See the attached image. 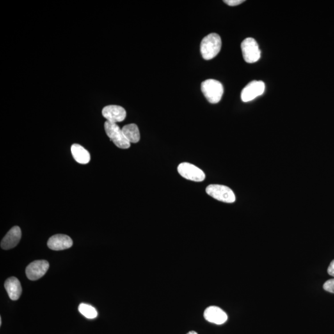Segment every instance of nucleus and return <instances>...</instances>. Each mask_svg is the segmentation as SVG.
<instances>
[{
    "label": "nucleus",
    "instance_id": "f03ea898",
    "mask_svg": "<svg viewBox=\"0 0 334 334\" xmlns=\"http://www.w3.org/2000/svg\"><path fill=\"white\" fill-rule=\"evenodd\" d=\"M201 91L208 101L211 104H217L223 97V87L217 80L207 79L201 84Z\"/></svg>",
    "mask_w": 334,
    "mask_h": 334
},
{
    "label": "nucleus",
    "instance_id": "4468645a",
    "mask_svg": "<svg viewBox=\"0 0 334 334\" xmlns=\"http://www.w3.org/2000/svg\"><path fill=\"white\" fill-rule=\"evenodd\" d=\"M72 153L75 161L79 164H87L90 161V154L79 144H74L72 145Z\"/></svg>",
    "mask_w": 334,
    "mask_h": 334
},
{
    "label": "nucleus",
    "instance_id": "0eeeda50",
    "mask_svg": "<svg viewBox=\"0 0 334 334\" xmlns=\"http://www.w3.org/2000/svg\"><path fill=\"white\" fill-rule=\"evenodd\" d=\"M265 84L262 81H253L249 82L245 88L242 89L241 98L242 102H248L255 99L258 96L264 93Z\"/></svg>",
    "mask_w": 334,
    "mask_h": 334
},
{
    "label": "nucleus",
    "instance_id": "f257e3e1",
    "mask_svg": "<svg viewBox=\"0 0 334 334\" xmlns=\"http://www.w3.org/2000/svg\"><path fill=\"white\" fill-rule=\"evenodd\" d=\"M221 47V37L216 33L210 34L201 41V54L205 60H210L219 54Z\"/></svg>",
    "mask_w": 334,
    "mask_h": 334
},
{
    "label": "nucleus",
    "instance_id": "dca6fc26",
    "mask_svg": "<svg viewBox=\"0 0 334 334\" xmlns=\"http://www.w3.org/2000/svg\"><path fill=\"white\" fill-rule=\"evenodd\" d=\"M78 310L84 316L88 318V319H94L97 317V311L93 306L88 305V304H80Z\"/></svg>",
    "mask_w": 334,
    "mask_h": 334
},
{
    "label": "nucleus",
    "instance_id": "f3484780",
    "mask_svg": "<svg viewBox=\"0 0 334 334\" xmlns=\"http://www.w3.org/2000/svg\"><path fill=\"white\" fill-rule=\"evenodd\" d=\"M323 288L326 291L334 294V278L326 281L324 283Z\"/></svg>",
    "mask_w": 334,
    "mask_h": 334
},
{
    "label": "nucleus",
    "instance_id": "412c9836",
    "mask_svg": "<svg viewBox=\"0 0 334 334\" xmlns=\"http://www.w3.org/2000/svg\"><path fill=\"white\" fill-rule=\"evenodd\" d=\"M1 324H2L1 317H0V325H1Z\"/></svg>",
    "mask_w": 334,
    "mask_h": 334
},
{
    "label": "nucleus",
    "instance_id": "2eb2a0df",
    "mask_svg": "<svg viewBox=\"0 0 334 334\" xmlns=\"http://www.w3.org/2000/svg\"><path fill=\"white\" fill-rule=\"evenodd\" d=\"M125 138L130 143H137L140 140V133L138 126L135 124L125 125L122 128Z\"/></svg>",
    "mask_w": 334,
    "mask_h": 334
},
{
    "label": "nucleus",
    "instance_id": "f8f14e48",
    "mask_svg": "<svg viewBox=\"0 0 334 334\" xmlns=\"http://www.w3.org/2000/svg\"><path fill=\"white\" fill-rule=\"evenodd\" d=\"M21 230L19 226H14L9 231L2 240L1 247L3 249H10L15 248L19 243L21 239Z\"/></svg>",
    "mask_w": 334,
    "mask_h": 334
},
{
    "label": "nucleus",
    "instance_id": "9b49d317",
    "mask_svg": "<svg viewBox=\"0 0 334 334\" xmlns=\"http://www.w3.org/2000/svg\"><path fill=\"white\" fill-rule=\"evenodd\" d=\"M73 240L65 235H56L50 237L47 242L48 247L52 250L60 251L71 248L73 246Z\"/></svg>",
    "mask_w": 334,
    "mask_h": 334
},
{
    "label": "nucleus",
    "instance_id": "39448f33",
    "mask_svg": "<svg viewBox=\"0 0 334 334\" xmlns=\"http://www.w3.org/2000/svg\"><path fill=\"white\" fill-rule=\"evenodd\" d=\"M242 56L246 62H257L260 58V50L257 42L253 38H247L242 41L241 45Z\"/></svg>",
    "mask_w": 334,
    "mask_h": 334
},
{
    "label": "nucleus",
    "instance_id": "aec40b11",
    "mask_svg": "<svg viewBox=\"0 0 334 334\" xmlns=\"http://www.w3.org/2000/svg\"><path fill=\"white\" fill-rule=\"evenodd\" d=\"M187 334H198L196 332H195V331H190V332H189V333H187Z\"/></svg>",
    "mask_w": 334,
    "mask_h": 334
},
{
    "label": "nucleus",
    "instance_id": "7ed1b4c3",
    "mask_svg": "<svg viewBox=\"0 0 334 334\" xmlns=\"http://www.w3.org/2000/svg\"><path fill=\"white\" fill-rule=\"evenodd\" d=\"M105 132L118 148L126 149L130 147V143L125 138L122 129L118 127L116 123L106 121L104 125Z\"/></svg>",
    "mask_w": 334,
    "mask_h": 334
},
{
    "label": "nucleus",
    "instance_id": "a211bd4d",
    "mask_svg": "<svg viewBox=\"0 0 334 334\" xmlns=\"http://www.w3.org/2000/svg\"><path fill=\"white\" fill-rule=\"evenodd\" d=\"M223 2L230 6H235L243 3L244 1V0H225Z\"/></svg>",
    "mask_w": 334,
    "mask_h": 334
},
{
    "label": "nucleus",
    "instance_id": "20e7f679",
    "mask_svg": "<svg viewBox=\"0 0 334 334\" xmlns=\"http://www.w3.org/2000/svg\"><path fill=\"white\" fill-rule=\"evenodd\" d=\"M206 193L216 200L226 203H233L236 200L232 189L223 185H210L207 187Z\"/></svg>",
    "mask_w": 334,
    "mask_h": 334
},
{
    "label": "nucleus",
    "instance_id": "423d86ee",
    "mask_svg": "<svg viewBox=\"0 0 334 334\" xmlns=\"http://www.w3.org/2000/svg\"><path fill=\"white\" fill-rule=\"evenodd\" d=\"M178 171L180 175L185 179L193 181V182H203L205 178V173L203 170L194 165L186 163V162L178 166Z\"/></svg>",
    "mask_w": 334,
    "mask_h": 334
},
{
    "label": "nucleus",
    "instance_id": "1a4fd4ad",
    "mask_svg": "<svg viewBox=\"0 0 334 334\" xmlns=\"http://www.w3.org/2000/svg\"><path fill=\"white\" fill-rule=\"evenodd\" d=\"M102 115L109 122H121L127 116V111L122 107L118 105H109L102 110Z\"/></svg>",
    "mask_w": 334,
    "mask_h": 334
},
{
    "label": "nucleus",
    "instance_id": "6e6552de",
    "mask_svg": "<svg viewBox=\"0 0 334 334\" xmlns=\"http://www.w3.org/2000/svg\"><path fill=\"white\" fill-rule=\"evenodd\" d=\"M49 268V263L45 260H35L26 267L27 278L31 280H37L42 278Z\"/></svg>",
    "mask_w": 334,
    "mask_h": 334
},
{
    "label": "nucleus",
    "instance_id": "6ab92c4d",
    "mask_svg": "<svg viewBox=\"0 0 334 334\" xmlns=\"http://www.w3.org/2000/svg\"><path fill=\"white\" fill-rule=\"evenodd\" d=\"M328 272L329 275L334 277V260L331 262L328 267Z\"/></svg>",
    "mask_w": 334,
    "mask_h": 334
},
{
    "label": "nucleus",
    "instance_id": "ddd939ff",
    "mask_svg": "<svg viewBox=\"0 0 334 334\" xmlns=\"http://www.w3.org/2000/svg\"><path fill=\"white\" fill-rule=\"evenodd\" d=\"M4 287L11 299L18 300L21 295L22 290L19 280L15 277H11L6 280Z\"/></svg>",
    "mask_w": 334,
    "mask_h": 334
},
{
    "label": "nucleus",
    "instance_id": "9d476101",
    "mask_svg": "<svg viewBox=\"0 0 334 334\" xmlns=\"http://www.w3.org/2000/svg\"><path fill=\"white\" fill-rule=\"evenodd\" d=\"M204 317L208 322L217 325L225 323L227 321L228 316L222 309L217 306H209L204 313Z\"/></svg>",
    "mask_w": 334,
    "mask_h": 334
}]
</instances>
